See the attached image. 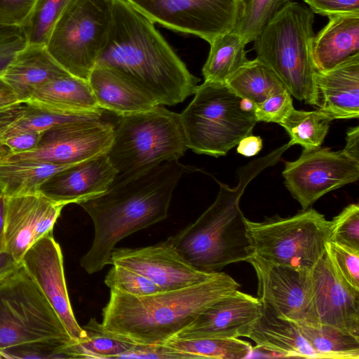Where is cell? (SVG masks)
Returning <instances> with one entry per match:
<instances>
[{"label":"cell","mask_w":359,"mask_h":359,"mask_svg":"<svg viewBox=\"0 0 359 359\" xmlns=\"http://www.w3.org/2000/svg\"><path fill=\"white\" fill-rule=\"evenodd\" d=\"M104 281L110 290L134 296L149 295L163 291L140 273L118 265H113Z\"/></svg>","instance_id":"37"},{"label":"cell","mask_w":359,"mask_h":359,"mask_svg":"<svg viewBox=\"0 0 359 359\" xmlns=\"http://www.w3.org/2000/svg\"><path fill=\"white\" fill-rule=\"evenodd\" d=\"M346 144L344 151L350 157L359 161V127L351 128L346 133Z\"/></svg>","instance_id":"48"},{"label":"cell","mask_w":359,"mask_h":359,"mask_svg":"<svg viewBox=\"0 0 359 359\" xmlns=\"http://www.w3.org/2000/svg\"><path fill=\"white\" fill-rule=\"evenodd\" d=\"M72 339H47L19 344L0 351L4 358H71Z\"/></svg>","instance_id":"36"},{"label":"cell","mask_w":359,"mask_h":359,"mask_svg":"<svg viewBox=\"0 0 359 359\" xmlns=\"http://www.w3.org/2000/svg\"><path fill=\"white\" fill-rule=\"evenodd\" d=\"M294 109L291 94L287 90L276 93L255 107L257 121L281 123Z\"/></svg>","instance_id":"40"},{"label":"cell","mask_w":359,"mask_h":359,"mask_svg":"<svg viewBox=\"0 0 359 359\" xmlns=\"http://www.w3.org/2000/svg\"><path fill=\"white\" fill-rule=\"evenodd\" d=\"M114 126L101 117H85L44 132L32 150L13 153L0 147V162H35L74 165L109 150Z\"/></svg>","instance_id":"11"},{"label":"cell","mask_w":359,"mask_h":359,"mask_svg":"<svg viewBox=\"0 0 359 359\" xmlns=\"http://www.w3.org/2000/svg\"><path fill=\"white\" fill-rule=\"evenodd\" d=\"M330 241L359 250V205L346 206L331 221Z\"/></svg>","instance_id":"39"},{"label":"cell","mask_w":359,"mask_h":359,"mask_svg":"<svg viewBox=\"0 0 359 359\" xmlns=\"http://www.w3.org/2000/svg\"><path fill=\"white\" fill-rule=\"evenodd\" d=\"M0 358H4L2 355H1V352H0Z\"/></svg>","instance_id":"50"},{"label":"cell","mask_w":359,"mask_h":359,"mask_svg":"<svg viewBox=\"0 0 359 359\" xmlns=\"http://www.w3.org/2000/svg\"><path fill=\"white\" fill-rule=\"evenodd\" d=\"M299 328L317 358H359V336L327 325Z\"/></svg>","instance_id":"31"},{"label":"cell","mask_w":359,"mask_h":359,"mask_svg":"<svg viewBox=\"0 0 359 359\" xmlns=\"http://www.w3.org/2000/svg\"><path fill=\"white\" fill-rule=\"evenodd\" d=\"M114 126L113 141L107 152L116 172L114 182L178 160L188 149L180 114L163 105L120 116Z\"/></svg>","instance_id":"6"},{"label":"cell","mask_w":359,"mask_h":359,"mask_svg":"<svg viewBox=\"0 0 359 359\" xmlns=\"http://www.w3.org/2000/svg\"><path fill=\"white\" fill-rule=\"evenodd\" d=\"M43 133L7 130L0 132V147L8 151L24 152L36 148Z\"/></svg>","instance_id":"43"},{"label":"cell","mask_w":359,"mask_h":359,"mask_svg":"<svg viewBox=\"0 0 359 359\" xmlns=\"http://www.w3.org/2000/svg\"><path fill=\"white\" fill-rule=\"evenodd\" d=\"M6 216L5 196L0 192V238H4Z\"/></svg>","instance_id":"49"},{"label":"cell","mask_w":359,"mask_h":359,"mask_svg":"<svg viewBox=\"0 0 359 359\" xmlns=\"http://www.w3.org/2000/svg\"><path fill=\"white\" fill-rule=\"evenodd\" d=\"M313 22L310 8L289 1L254 41V49L257 57L276 74L291 95L317 107Z\"/></svg>","instance_id":"5"},{"label":"cell","mask_w":359,"mask_h":359,"mask_svg":"<svg viewBox=\"0 0 359 359\" xmlns=\"http://www.w3.org/2000/svg\"><path fill=\"white\" fill-rule=\"evenodd\" d=\"M69 74L53 58L46 46L27 43L7 65L0 80L24 102L36 88Z\"/></svg>","instance_id":"24"},{"label":"cell","mask_w":359,"mask_h":359,"mask_svg":"<svg viewBox=\"0 0 359 359\" xmlns=\"http://www.w3.org/2000/svg\"><path fill=\"white\" fill-rule=\"evenodd\" d=\"M318 109L334 119L359 117V54L315 75Z\"/></svg>","instance_id":"21"},{"label":"cell","mask_w":359,"mask_h":359,"mask_svg":"<svg viewBox=\"0 0 359 359\" xmlns=\"http://www.w3.org/2000/svg\"><path fill=\"white\" fill-rule=\"evenodd\" d=\"M243 37L234 30L219 35L210 43L202 73L205 81L226 83L248 60Z\"/></svg>","instance_id":"28"},{"label":"cell","mask_w":359,"mask_h":359,"mask_svg":"<svg viewBox=\"0 0 359 359\" xmlns=\"http://www.w3.org/2000/svg\"><path fill=\"white\" fill-rule=\"evenodd\" d=\"M229 275L218 272L198 284L134 296L111 290L102 310V325L137 344H164L205 309L238 290Z\"/></svg>","instance_id":"3"},{"label":"cell","mask_w":359,"mask_h":359,"mask_svg":"<svg viewBox=\"0 0 359 359\" xmlns=\"http://www.w3.org/2000/svg\"><path fill=\"white\" fill-rule=\"evenodd\" d=\"M229 88L242 99L255 107L270 96L287 90L276 74L256 57L248 60L226 81Z\"/></svg>","instance_id":"27"},{"label":"cell","mask_w":359,"mask_h":359,"mask_svg":"<svg viewBox=\"0 0 359 359\" xmlns=\"http://www.w3.org/2000/svg\"><path fill=\"white\" fill-rule=\"evenodd\" d=\"M242 98L226 83L204 81L180 114L188 149L215 157L225 156L257 122L243 109Z\"/></svg>","instance_id":"7"},{"label":"cell","mask_w":359,"mask_h":359,"mask_svg":"<svg viewBox=\"0 0 359 359\" xmlns=\"http://www.w3.org/2000/svg\"><path fill=\"white\" fill-rule=\"evenodd\" d=\"M244 337L252 339L258 348L283 357L317 358L299 325L278 316L263 306L261 316L249 327Z\"/></svg>","instance_id":"26"},{"label":"cell","mask_w":359,"mask_h":359,"mask_svg":"<svg viewBox=\"0 0 359 359\" xmlns=\"http://www.w3.org/2000/svg\"><path fill=\"white\" fill-rule=\"evenodd\" d=\"M21 266V262L4 249V238H0V285L15 273Z\"/></svg>","instance_id":"46"},{"label":"cell","mask_w":359,"mask_h":359,"mask_svg":"<svg viewBox=\"0 0 359 359\" xmlns=\"http://www.w3.org/2000/svg\"><path fill=\"white\" fill-rule=\"evenodd\" d=\"M165 344L189 358L242 359L252 351L250 344L238 338L173 337Z\"/></svg>","instance_id":"32"},{"label":"cell","mask_w":359,"mask_h":359,"mask_svg":"<svg viewBox=\"0 0 359 359\" xmlns=\"http://www.w3.org/2000/svg\"><path fill=\"white\" fill-rule=\"evenodd\" d=\"M5 201L4 249L21 262L33 244L52 233L65 205L39 191L5 196Z\"/></svg>","instance_id":"17"},{"label":"cell","mask_w":359,"mask_h":359,"mask_svg":"<svg viewBox=\"0 0 359 359\" xmlns=\"http://www.w3.org/2000/svg\"><path fill=\"white\" fill-rule=\"evenodd\" d=\"M313 39L317 71H327L359 54V14L336 15Z\"/></svg>","instance_id":"25"},{"label":"cell","mask_w":359,"mask_h":359,"mask_svg":"<svg viewBox=\"0 0 359 359\" xmlns=\"http://www.w3.org/2000/svg\"><path fill=\"white\" fill-rule=\"evenodd\" d=\"M96 65L125 75L163 106L184 101L194 94L200 81L154 22L128 0H114L110 29Z\"/></svg>","instance_id":"1"},{"label":"cell","mask_w":359,"mask_h":359,"mask_svg":"<svg viewBox=\"0 0 359 359\" xmlns=\"http://www.w3.org/2000/svg\"><path fill=\"white\" fill-rule=\"evenodd\" d=\"M326 252L339 280L359 290V250L329 241Z\"/></svg>","instance_id":"38"},{"label":"cell","mask_w":359,"mask_h":359,"mask_svg":"<svg viewBox=\"0 0 359 359\" xmlns=\"http://www.w3.org/2000/svg\"><path fill=\"white\" fill-rule=\"evenodd\" d=\"M116 176V172L105 153L55 174L38 191L65 206L79 204L104 193Z\"/></svg>","instance_id":"20"},{"label":"cell","mask_w":359,"mask_h":359,"mask_svg":"<svg viewBox=\"0 0 359 359\" xmlns=\"http://www.w3.org/2000/svg\"><path fill=\"white\" fill-rule=\"evenodd\" d=\"M72 0H36L22 27L27 43L46 45L50 32Z\"/></svg>","instance_id":"34"},{"label":"cell","mask_w":359,"mask_h":359,"mask_svg":"<svg viewBox=\"0 0 359 359\" xmlns=\"http://www.w3.org/2000/svg\"><path fill=\"white\" fill-rule=\"evenodd\" d=\"M119 358L177 359L189 358V357L165 344H147L135 343L132 348L121 354Z\"/></svg>","instance_id":"44"},{"label":"cell","mask_w":359,"mask_h":359,"mask_svg":"<svg viewBox=\"0 0 359 359\" xmlns=\"http://www.w3.org/2000/svg\"><path fill=\"white\" fill-rule=\"evenodd\" d=\"M191 168L178 160L163 162L135 176L114 182L103 194L79 205L94 225V238L80 264L89 274L112 264L116 245L130 234L168 217L172 193Z\"/></svg>","instance_id":"2"},{"label":"cell","mask_w":359,"mask_h":359,"mask_svg":"<svg viewBox=\"0 0 359 359\" xmlns=\"http://www.w3.org/2000/svg\"><path fill=\"white\" fill-rule=\"evenodd\" d=\"M311 273L320 324L359 336V290L339 280L326 252Z\"/></svg>","instance_id":"18"},{"label":"cell","mask_w":359,"mask_h":359,"mask_svg":"<svg viewBox=\"0 0 359 359\" xmlns=\"http://www.w3.org/2000/svg\"><path fill=\"white\" fill-rule=\"evenodd\" d=\"M88 81L99 107L118 116L145 111L158 105L141 86L109 67L95 65Z\"/></svg>","instance_id":"23"},{"label":"cell","mask_w":359,"mask_h":359,"mask_svg":"<svg viewBox=\"0 0 359 359\" xmlns=\"http://www.w3.org/2000/svg\"><path fill=\"white\" fill-rule=\"evenodd\" d=\"M282 175L293 198L306 210L325 194L358 181L359 161L343 149H303L297 160L285 163Z\"/></svg>","instance_id":"14"},{"label":"cell","mask_w":359,"mask_h":359,"mask_svg":"<svg viewBox=\"0 0 359 359\" xmlns=\"http://www.w3.org/2000/svg\"><path fill=\"white\" fill-rule=\"evenodd\" d=\"M21 264L52 306L71 338L75 341L84 339L85 331L77 323L70 303L62 250L52 233L33 244L23 255Z\"/></svg>","instance_id":"15"},{"label":"cell","mask_w":359,"mask_h":359,"mask_svg":"<svg viewBox=\"0 0 359 359\" xmlns=\"http://www.w3.org/2000/svg\"><path fill=\"white\" fill-rule=\"evenodd\" d=\"M255 269L258 299L278 316L300 326L317 327L312 271L276 264L252 255L246 261Z\"/></svg>","instance_id":"13"},{"label":"cell","mask_w":359,"mask_h":359,"mask_svg":"<svg viewBox=\"0 0 359 359\" xmlns=\"http://www.w3.org/2000/svg\"><path fill=\"white\" fill-rule=\"evenodd\" d=\"M332 121L319 109L307 111L294 108L279 125L290 136L289 147L299 144L309 150L321 147Z\"/></svg>","instance_id":"33"},{"label":"cell","mask_w":359,"mask_h":359,"mask_svg":"<svg viewBox=\"0 0 359 359\" xmlns=\"http://www.w3.org/2000/svg\"><path fill=\"white\" fill-rule=\"evenodd\" d=\"M36 0H0V25L22 27Z\"/></svg>","instance_id":"42"},{"label":"cell","mask_w":359,"mask_h":359,"mask_svg":"<svg viewBox=\"0 0 359 359\" xmlns=\"http://www.w3.org/2000/svg\"><path fill=\"white\" fill-rule=\"evenodd\" d=\"M289 147L284 144L241 167L235 187L218 182L219 191L214 203L194 222L168 238L185 261L198 270L217 273L252 255L240 200L252 179L275 165Z\"/></svg>","instance_id":"4"},{"label":"cell","mask_w":359,"mask_h":359,"mask_svg":"<svg viewBox=\"0 0 359 359\" xmlns=\"http://www.w3.org/2000/svg\"><path fill=\"white\" fill-rule=\"evenodd\" d=\"M86 337L70 344L72 358H119L135 342L106 329L95 318L82 327Z\"/></svg>","instance_id":"30"},{"label":"cell","mask_w":359,"mask_h":359,"mask_svg":"<svg viewBox=\"0 0 359 359\" xmlns=\"http://www.w3.org/2000/svg\"><path fill=\"white\" fill-rule=\"evenodd\" d=\"M112 265L133 270L161 290H172L191 286L208 280L217 273L196 269L185 261L170 240L154 245L137 248H114Z\"/></svg>","instance_id":"16"},{"label":"cell","mask_w":359,"mask_h":359,"mask_svg":"<svg viewBox=\"0 0 359 359\" xmlns=\"http://www.w3.org/2000/svg\"><path fill=\"white\" fill-rule=\"evenodd\" d=\"M24 102L63 115L101 117L104 111L99 107L88 81L70 74L36 88Z\"/></svg>","instance_id":"22"},{"label":"cell","mask_w":359,"mask_h":359,"mask_svg":"<svg viewBox=\"0 0 359 359\" xmlns=\"http://www.w3.org/2000/svg\"><path fill=\"white\" fill-rule=\"evenodd\" d=\"M237 152L245 156H253L262 148V140L252 134L243 137L237 144Z\"/></svg>","instance_id":"47"},{"label":"cell","mask_w":359,"mask_h":359,"mask_svg":"<svg viewBox=\"0 0 359 359\" xmlns=\"http://www.w3.org/2000/svg\"><path fill=\"white\" fill-rule=\"evenodd\" d=\"M252 255L269 262L312 271L326 252L331 221L313 208L263 222L246 219Z\"/></svg>","instance_id":"8"},{"label":"cell","mask_w":359,"mask_h":359,"mask_svg":"<svg viewBox=\"0 0 359 359\" xmlns=\"http://www.w3.org/2000/svg\"><path fill=\"white\" fill-rule=\"evenodd\" d=\"M290 1H291V0H290Z\"/></svg>","instance_id":"51"},{"label":"cell","mask_w":359,"mask_h":359,"mask_svg":"<svg viewBox=\"0 0 359 359\" xmlns=\"http://www.w3.org/2000/svg\"><path fill=\"white\" fill-rule=\"evenodd\" d=\"M47 339H72L40 289L21 266L0 285V351Z\"/></svg>","instance_id":"10"},{"label":"cell","mask_w":359,"mask_h":359,"mask_svg":"<svg viewBox=\"0 0 359 359\" xmlns=\"http://www.w3.org/2000/svg\"><path fill=\"white\" fill-rule=\"evenodd\" d=\"M74 165L0 162V192L6 196L36 192L53 175Z\"/></svg>","instance_id":"29"},{"label":"cell","mask_w":359,"mask_h":359,"mask_svg":"<svg viewBox=\"0 0 359 359\" xmlns=\"http://www.w3.org/2000/svg\"><path fill=\"white\" fill-rule=\"evenodd\" d=\"M315 13L327 17L359 14V0H304Z\"/></svg>","instance_id":"45"},{"label":"cell","mask_w":359,"mask_h":359,"mask_svg":"<svg viewBox=\"0 0 359 359\" xmlns=\"http://www.w3.org/2000/svg\"><path fill=\"white\" fill-rule=\"evenodd\" d=\"M258 298L236 290L205 309L175 337L238 338L261 316Z\"/></svg>","instance_id":"19"},{"label":"cell","mask_w":359,"mask_h":359,"mask_svg":"<svg viewBox=\"0 0 359 359\" xmlns=\"http://www.w3.org/2000/svg\"><path fill=\"white\" fill-rule=\"evenodd\" d=\"M27 44V39L22 27L0 25V75Z\"/></svg>","instance_id":"41"},{"label":"cell","mask_w":359,"mask_h":359,"mask_svg":"<svg viewBox=\"0 0 359 359\" xmlns=\"http://www.w3.org/2000/svg\"><path fill=\"white\" fill-rule=\"evenodd\" d=\"M290 0H242L243 13L234 30L249 43L254 41L269 21Z\"/></svg>","instance_id":"35"},{"label":"cell","mask_w":359,"mask_h":359,"mask_svg":"<svg viewBox=\"0 0 359 359\" xmlns=\"http://www.w3.org/2000/svg\"><path fill=\"white\" fill-rule=\"evenodd\" d=\"M114 0H72L55 24L46 47L70 75L88 79L107 41Z\"/></svg>","instance_id":"9"},{"label":"cell","mask_w":359,"mask_h":359,"mask_svg":"<svg viewBox=\"0 0 359 359\" xmlns=\"http://www.w3.org/2000/svg\"><path fill=\"white\" fill-rule=\"evenodd\" d=\"M154 22L196 35L209 43L235 29L242 0H128Z\"/></svg>","instance_id":"12"}]
</instances>
